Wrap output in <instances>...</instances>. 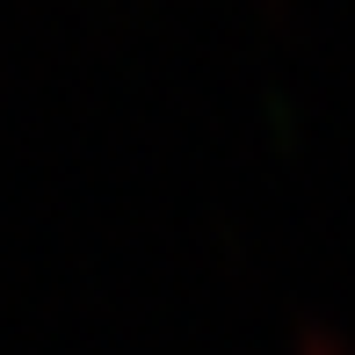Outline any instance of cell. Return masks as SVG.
<instances>
[{
  "mask_svg": "<svg viewBox=\"0 0 355 355\" xmlns=\"http://www.w3.org/2000/svg\"><path fill=\"white\" fill-rule=\"evenodd\" d=\"M297 355H355L334 327H297Z\"/></svg>",
  "mask_w": 355,
  "mask_h": 355,
  "instance_id": "cell-1",
  "label": "cell"
}]
</instances>
